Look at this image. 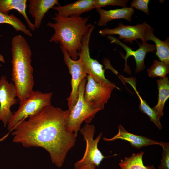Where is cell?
I'll return each instance as SVG.
<instances>
[{
    "instance_id": "obj_16",
    "label": "cell",
    "mask_w": 169,
    "mask_h": 169,
    "mask_svg": "<svg viewBox=\"0 0 169 169\" xmlns=\"http://www.w3.org/2000/svg\"><path fill=\"white\" fill-rule=\"evenodd\" d=\"M96 11L100 16L97 24L100 27L105 26L108 22L114 19H123L131 22V17L134 13L133 9L130 7L110 10L98 8Z\"/></svg>"
},
{
    "instance_id": "obj_6",
    "label": "cell",
    "mask_w": 169,
    "mask_h": 169,
    "mask_svg": "<svg viewBox=\"0 0 169 169\" xmlns=\"http://www.w3.org/2000/svg\"><path fill=\"white\" fill-rule=\"evenodd\" d=\"M86 78L84 95V100L98 111L103 110L113 90L115 88L119 89L118 88L111 82L104 83L97 82L89 75Z\"/></svg>"
},
{
    "instance_id": "obj_3",
    "label": "cell",
    "mask_w": 169,
    "mask_h": 169,
    "mask_svg": "<svg viewBox=\"0 0 169 169\" xmlns=\"http://www.w3.org/2000/svg\"><path fill=\"white\" fill-rule=\"evenodd\" d=\"M52 18L55 23L49 22L47 24L55 31L49 42L59 43L72 59H78L82 38L92 25L87 24L88 18L75 15L65 17L55 13Z\"/></svg>"
},
{
    "instance_id": "obj_2",
    "label": "cell",
    "mask_w": 169,
    "mask_h": 169,
    "mask_svg": "<svg viewBox=\"0 0 169 169\" xmlns=\"http://www.w3.org/2000/svg\"><path fill=\"white\" fill-rule=\"evenodd\" d=\"M11 46V79L15 86L17 97L21 101L33 90L34 82L31 65L32 51L26 40L21 35L12 38Z\"/></svg>"
},
{
    "instance_id": "obj_28",
    "label": "cell",
    "mask_w": 169,
    "mask_h": 169,
    "mask_svg": "<svg viewBox=\"0 0 169 169\" xmlns=\"http://www.w3.org/2000/svg\"><path fill=\"white\" fill-rule=\"evenodd\" d=\"M0 62L3 63H5V61L4 59L3 56L1 55L0 54ZM2 65L0 64V67Z\"/></svg>"
},
{
    "instance_id": "obj_24",
    "label": "cell",
    "mask_w": 169,
    "mask_h": 169,
    "mask_svg": "<svg viewBox=\"0 0 169 169\" xmlns=\"http://www.w3.org/2000/svg\"><path fill=\"white\" fill-rule=\"evenodd\" d=\"M128 0H94V8H101L106 6H119L126 8Z\"/></svg>"
},
{
    "instance_id": "obj_8",
    "label": "cell",
    "mask_w": 169,
    "mask_h": 169,
    "mask_svg": "<svg viewBox=\"0 0 169 169\" xmlns=\"http://www.w3.org/2000/svg\"><path fill=\"white\" fill-rule=\"evenodd\" d=\"M94 28V26L92 24L82 38L81 47L79 54V59L87 75L90 76L97 82L110 83L111 82L105 77V69H103L102 65L90 56L89 43L90 35Z\"/></svg>"
},
{
    "instance_id": "obj_26",
    "label": "cell",
    "mask_w": 169,
    "mask_h": 169,
    "mask_svg": "<svg viewBox=\"0 0 169 169\" xmlns=\"http://www.w3.org/2000/svg\"><path fill=\"white\" fill-rule=\"evenodd\" d=\"M149 2V0H134L131 3L130 7L141 10L149 15L148 4Z\"/></svg>"
},
{
    "instance_id": "obj_17",
    "label": "cell",
    "mask_w": 169,
    "mask_h": 169,
    "mask_svg": "<svg viewBox=\"0 0 169 169\" xmlns=\"http://www.w3.org/2000/svg\"><path fill=\"white\" fill-rule=\"evenodd\" d=\"M154 29L150 26L146 30L144 39L146 42L151 40L155 43L156 47V54L160 61L169 64V40L167 38L162 41L157 38L153 34Z\"/></svg>"
},
{
    "instance_id": "obj_23",
    "label": "cell",
    "mask_w": 169,
    "mask_h": 169,
    "mask_svg": "<svg viewBox=\"0 0 169 169\" xmlns=\"http://www.w3.org/2000/svg\"><path fill=\"white\" fill-rule=\"evenodd\" d=\"M150 77H160L164 78L169 73V64L164 62L154 60L152 65L147 70Z\"/></svg>"
},
{
    "instance_id": "obj_14",
    "label": "cell",
    "mask_w": 169,
    "mask_h": 169,
    "mask_svg": "<svg viewBox=\"0 0 169 169\" xmlns=\"http://www.w3.org/2000/svg\"><path fill=\"white\" fill-rule=\"evenodd\" d=\"M28 13L35 19L34 25L39 28L42 19L48 11L53 7L59 5L57 0H29Z\"/></svg>"
},
{
    "instance_id": "obj_18",
    "label": "cell",
    "mask_w": 169,
    "mask_h": 169,
    "mask_svg": "<svg viewBox=\"0 0 169 169\" xmlns=\"http://www.w3.org/2000/svg\"><path fill=\"white\" fill-rule=\"evenodd\" d=\"M27 0H0V12L7 14L10 10L18 11L24 18L29 28L32 31L36 29L26 13Z\"/></svg>"
},
{
    "instance_id": "obj_15",
    "label": "cell",
    "mask_w": 169,
    "mask_h": 169,
    "mask_svg": "<svg viewBox=\"0 0 169 169\" xmlns=\"http://www.w3.org/2000/svg\"><path fill=\"white\" fill-rule=\"evenodd\" d=\"M94 0H79L64 6L56 5L52 8L64 17L80 16L83 13L94 8Z\"/></svg>"
},
{
    "instance_id": "obj_20",
    "label": "cell",
    "mask_w": 169,
    "mask_h": 169,
    "mask_svg": "<svg viewBox=\"0 0 169 169\" xmlns=\"http://www.w3.org/2000/svg\"><path fill=\"white\" fill-rule=\"evenodd\" d=\"M120 77L125 82L128 83L131 86L138 96L140 101V104L139 106L140 110L142 112L147 115L150 118L151 121L153 122L158 129L161 130L162 128V126L160 120L157 118L153 108L150 107L147 102L143 100L140 95L136 88L135 78L132 77L125 78L122 76Z\"/></svg>"
},
{
    "instance_id": "obj_11",
    "label": "cell",
    "mask_w": 169,
    "mask_h": 169,
    "mask_svg": "<svg viewBox=\"0 0 169 169\" xmlns=\"http://www.w3.org/2000/svg\"><path fill=\"white\" fill-rule=\"evenodd\" d=\"M107 36V38L111 41V43H114L121 46L126 51V54L125 56L122 54L125 60V68L124 71L129 74H131V71L127 64V60L130 56H133L134 57L136 66L135 72L138 73L143 71L145 68L144 59L146 54L149 52L154 53L156 51L155 44H150L145 41H143L141 43L137 41L139 48L137 50L134 51L115 37L110 36Z\"/></svg>"
},
{
    "instance_id": "obj_27",
    "label": "cell",
    "mask_w": 169,
    "mask_h": 169,
    "mask_svg": "<svg viewBox=\"0 0 169 169\" xmlns=\"http://www.w3.org/2000/svg\"><path fill=\"white\" fill-rule=\"evenodd\" d=\"M97 166L93 164H88L77 167H74L73 169H95Z\"/></svg>"
},
{
    "instance_id": "obj_1",
    "label": "cell",
    "mask_w": 169,
    "mask_h": 169,
    "mask_svg": "<svg viewBox=\"0 0 169 169\" xmlns=\"http://www.w3.org/2000/svg\"><path fill=\"white\" fill-rule=\"evenodd\" d=\"M69 110L52 105L37 114L23 120L14 127L13 142L25 147H41L49 154L52 162L63 165L67 154L75 145L77 136L68 131L67 120Z\"/></svg>"
},
{
    "instance_id": "obj_29",
    "label": "cell",
    "mask_w": 169,
    "mask_h": 169,
    "mask_svg": "<svg viewBox=\"0 0 169 169\" xmlns=\"http://www.w3.org/2000/svg\"><path fill=\"white\" fill-rule=\"evenodd\" d=\"M7 136V135H6L5 136H4V137H3L2 138L0 139V141H1L3 140Z\"/></svg>"
},
{
    "instance_id": "obj_10",
    "label": "cell",
    "mask_w": 169,
    "mask_h": 169,
    "mask_svg": "<svg viewBox=\"0 0 169 169\" xmlns=\"http://www.w3.org/2000/svg\"><path fill=\"white\" fill-rule=\"evenodd\" d=\"M17 91L13 82H9L6 77L2 76L0 77V121L4 127L8 123L13 115L11 108L17 103Z\"/></svg>"
},
{
    "instance_id": "obj_21",
    "label": "cell",
    "mask_w": 169,
    "mask_h": 169,
    "mask_svg": "<svg viewBox=\"0 0 169 169\" xmlns=\"http://www.w3.org/2000/svg\"><path fill=\"white\" fill-rule=\"evenodd\" d=\"M144 152L133 154L129 157L121 159L119 164L121 169H155L153 165L145 166L142 157Z\"/></svg>"
},
{
    "instance_id": "obj_7",
    "label": "cell",
    "mask_w": 169,
    "mask_h": 169,
    "mask_svg": "<svg viewBox=\"0 0 169 169\" xmlns=\"http://www.w3.org/2000/svg\"><path fill=\"white\" fill-rule=\"evenodd\" d=\"M79 131L86 141V149L83 156L75 163L74 167L88 164H93L98 167L105 158L98 148V144L102 133H100L95 139H94L95 127L94 125L88 124H86Z\"/></svg>"
},
{
    "instance_id": "obj_19",
    "label": "cell",
    "mask_w": 169,
    "mask_h": 169,
    "mask_svg": "<svg viewBox=\"0 0 169 169\" xmlns=\"http://www.w3.org/2000/svg\"><path fill=\"white\" fill-rule=\"evenodd\" d=\"M158 90V102L153 108L160 120L163 115L164 105L169 97V81L167 77L157 80Z\"/></svg>"
},
{
    "instance_id": "obj_13",
    "label": "cell",
    "mask_w": 169,
    "mask_h": 169,
    "mask_svg": "<svg viewBox=\"0 0 169 169\" xmlns=\"http://www.w3.org/2000/svg\"><path fill=\"white\" fill-rule=\"evenodd\" d=\"M118 127V131L117 134L110 138L104 137L103 140L106 141H113L118 139L125 140L128 141L132 146L138 149L151 145H160V142L142 136L129 132L121 125H120Z\"/></svg>"
},
{
    "instance_id": "obj_4",
    "label": "cell",
    "mask_w": 169,
    "mask_h": 169,
    "mask_svg": "<svg viewBox=\"0 0 169 169\" xmlns=\"http://www.w3.org/2000/svg\"><path fill=\"white\" fill-rule=\"evenodd\" d=\"M52 92L43 93L33 90L25 100L19 102L18 109L15 112L7 125L8 129L13 130L21 121L35 115L44 107L51 105Z\"/></svg>"
},
{
    "instance_id": "obj_12",
    "label": "cell",
    "mask_w": 169,
    "mask_h": 169,
    "mask_svg": "<svg viewBox=\"0 0 169 169\" xmlns=\"http://www.w3.org/2000/svg\"><path fill=\"white\" fill-rule=\"evenodd\" d=\"M150 25L144 21L141 24L138 23L136 25H125L119 23L115 28H105L100 30L99 33L102 36L118 35L119 38L123 39L125 42L132 43L133 41L140 39L142 42L144 39L146 32ZM146 42V41H145Z\"/></svg>"
},
{
    "instance_id": "obj_9",
    "label": "cell",
    "mask_w": 169,
    "mask_h": 169,
    "mask_svg": "<svg viewBox=\"0 0 169 169\" xmlns=\"http://www.w3.org/2000/svg\"><path fill=\"white\" fill-rule=\"evenodd\" d=\"M60 47L63 54L64 62L68 67L69 73L71 76V91L69 97L67 98L69 109H70L77 102L79 85L82 80L86 78L87 74L79 59L75 60L72 59L66 50L61 44H60Z\"/></svg>"
},
{
    "instance_id": "obj_5",
    "label": "cell",
    "mask_w": 169,
    "mask_h": 169,
    "mask_svg": "<svg viewBox=\"0 0 169 169\" xmlns=\"http://www.w3.org/2000/svg\"><path fill=\"white\" fill-rule=\"evenodd\" d=\"M86 78L80 83L78 90V97L77 102L70 109L67 120L68 130L74 133L77 137L82 123L85 121L89 124L95 115L99 111L86 102L84 95L86 83Z\"/></svg>"
},
{
    "instance_id": "obj_22",
    "label": "cell",
    "mask_w": 169,
    "mask_h": 169,
    "mask_svg": "<svg viewBox=\"0 0 169 169\" xmlns=\"http://www.w3.org/2000/svg\"><path fill=\"white\" fill-rule=\"evenodd\" d=\"M0 24H7L13 26L17 31H20L25 35L32 37L30 30L27 29L26 25L14 15H9L0 12Z\"/></svg>"
},
{
    "instance_id": "obj_25",
    "label": "cell",
    "mask_w": 169,
    "mask_h": 169,
    "mask_svg": "<svg viewBox=\"0 0 169 169\" xmlns=\"http://www.w3.org/2000/svg\"><path fill=\"white\" fill-rule=\"evenodd\" d=\"M160 146L163 148L162 158L159 169H169V144L166 142H160Z\"/></svg>"
}]
</instances>
